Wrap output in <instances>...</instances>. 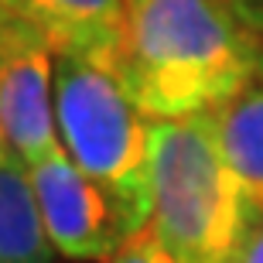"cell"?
Returning <instances> with one entry per match:
<instances>
[{"instance_id": "cell-12", "label": "cell", "mask_w": 263, "mask_h": 263, "mask_svg": "<svg viewBox=\"0 0 263 263\" xmlns=\"http://www.w3.org/2000/svg\"><path fill=\"white\" fill-rule=\"evenodd\" d=\"M17 21H24V17L17 14L14 0H0V31H7L10 24H17Z\"/></svg>"}, {"instance_id": "cell-1", "label": "cell", "mask_w": 263, "mask_h": 263, "mask_svg": "<svg viewBox=\"0 0 263 263\" xmlns=\"http://www.w3.org/2000/svg\"><path fill=\"white\" fill-rule=\"evenodd\" d=\"M239 0H130L117 76L147 120L212 113L260 72Z\"/></svg>"}, {"instance_id": "cell-4", "label": "cell", "mask_w": 263, "mask_h": 263, "mask_svg": "<svg viewBox=\"0 0 263 263\" xmlns=\"http://www.w3.org/2000/svg\"><path fill=\"white\" fill-rule=\"evenodd\" d=\"M31 181L48 239L65 260L106 263L130 236L140 233L123 202L89 178L65 151L31 164Z\"/></svg>"}, {"instance_id": "cell-5", "label": "cell", "mask_w": 263, "mask_h": 263, "mask_svg": "<svg viewBox=\"0 0 263 263\" xmlns=\"http://www.w3.org/2000/svg\"><path fill=\"white\" fill-rule=\"evenodd\" d=\"M0 134L7 151L28 164L62 151L55 120V48L28 21L0 31Z\"/></svg>"}, {"instance_id": "cell-2", "label": "cell", "mask_w": 263, "mask_h": 263, "mask_svg": "<svg viewBox=\"0 0 263 263\" xmlns=\"http://www.w3.org/2000/svg\"><path fill=\"white\" fill-rule=\"evenodd\" d=\"M151 229L178 263H229L253 229V212L222 157L212 113L151 120Z\"/></svg>"}, {"instance_id": "cell-14", "label": "cell", "mask_w": 263, "mask_h": 263, "mask_svg": "<svg viewBox=\"0 0 263 263\" xmlns=\"http://www.w3.org/2000/svg\"><path fill=\"white\" fill-rule=\"evenodd\" d=\"M260 79H263V51H260Z\"/></svg>"}, {"instance_id": "cell-3", "label": "cell", "mask_w": 263, "mask_h": 263, "mask_svg": "<svg viewBox=\"0 0 263 263\" xmlns=\"http://www.w3.org/2000/svg\"><path fill=\"white\" fill-rule=\"evenodd\" d=\"M55 120L62 151L123 202L137 229H147L154 215L151 120L120 76L76 55H55Z\"/></svg>"}, {"instance_id": "cell-7", "label": "cell", "mask_w": 263, "mask_h": 263, "mask_svg": "<svg viewBox=\"0 0 263 263\" xmlns=\"http://www.w3.org/2000/svg\"><path fill=\"white\" fill-rule=\"evenodd\" d=\"M0 263H59L38 209L31 164L14 151L0 154Z\"/></svg>"}, {"instance_id": "cell-6", "label": "cell", "mask_w": 263, "mask_h": 263, "mask_svg": "<svg viewBox=\"0 0 263 263\" xmlns=\"http://www.w3.org/2000/svg\"><path fill=\"white\" fill-rule=\"evenodd\" d=\"M14 7L55 55H76L109 72L120 68L130 0H14Z\"/></svg>"}, {"instance_id": "cell-9", "label": "cell", "mask_w": 263, "mask_h": 263, "mask_svg": "<svg viewBox=\"0 0 263 263\" xmlns=\"http://www.w3.org/2000/svg\"><path fill=\"white\" fill-rule=\"evenodd\" d=\"M106 263H178V256L171 253V250L161 243V236L147 226V229H140L137 236H130Z\"/></svg>"}, {"instance_id": "cell-13", "label": "cell", "mask_w": 263, "mask_h": 263, "mask_svg": "<svg viewBox=\"0 0 263 263\" xmlns=\"http://www.w3.org/2000/svg\"><path fill=\"white\" fill-rule=\"evenodd\" d=\"M4 151H7V144H4V134H0V154H4Z\"/></svg>"}, {"instance_id": "cell-11", "label": "cell", "mask_w": 263, "mask_h": 263, "mask_svg": "<svg viewBox=\"0 0 263 263\" xmlns=\"http://www.w3.org/2000/svg\"><path fill=\"white\" fill-rule=\"evenodd\" d=\"M239 7H243L246 21L260 31V38H263V0H239Z\"/></svg>"}, {"instance_id": "cell-10", "label": "cell", "mask_w": 263, "mask_h": 263, "mask_svg": "<svg viewBox=\"0 0 263 263\" xmlns=\"http://www.w3.org/2000/svg\"><path fill=\"white\" fill-rule=\"evenodd\" d=\"M229 263H263V219L246 233V239L239 243V250L229 256Z\"/></svg>"}, {"instance_id": "cell-8", "label": "cell", "mask_w": 263, "mask_h": 263, "mask_svg": "<svg viewBox=\"0 0 263 263\" xmlns=\"http://www.w3.org/2000/svg\"><path fill=\"white\" fill-rule=\"evenodd\" d=\"M215 117V134L222 147L226 164L233 167L246 192L253 226L263 219V79L256 72L253 82H246L233 99H226Z\"/></svg>"}]
</instances>
